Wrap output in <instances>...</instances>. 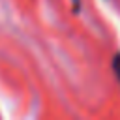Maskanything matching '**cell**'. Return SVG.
Listing matches in <instances>:
<instances>
[{
    "label": "cell",
    "instance_id": "cell-2",
    "mask_svg": "<svg viewBox=\"0 0 120 120\" xmlns=\"http://www.w3.org/2000/svg\"><path fill=\"white\" fill-rule=\"evenodd\" d=\"M73 2H75V4H77V2H79V0H73Z\"/></svg>",
    "mask_w": 120,
    "mask_h": 120
},
{
    "label": "cell",
    "instance_id": "cell-1",
    "mask_svg": "<svg viewBox=\"0 0 120 120\" xmlns=\"http://www.w3.org/2000/svg\"><path fill=\"white\" fill-rule=\"evenodd\" d=\"M112 71H114V75H116V79L120 82V54H116L112 58Z\"/></svg>",
    "mask_w": 120,
    "mask_h": 120
}]
</instances>
